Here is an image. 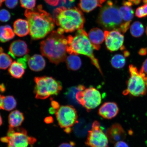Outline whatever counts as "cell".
Segmentation results:
<instances>
[{"mask_svg":"<svg viewBox=\"0 0 147 147\" xmlns=\"http://www.w3.org/2000/svg\"><path fill=\"white\" fill-rule=\"evenodd\" d=\"M24 14L28 22L29 34L33 40L45 38L54 28L56 23L54 18L43 9L41 5L31 10H26Z\"/></svg>","mask_w":147,"mask_h":147,"instance_id":"obj_1","label":"cell"},{"mask_svg":"<svg viewBox=\"0 0 147 147\" xmlns=\"http://www.w3.org/2000/svg\"><path fill=\"white\" fill-rule=\"evenodd\" d=\"M53 15L55 23L59 26L57 32L61 34L82 29L85 23L83 14L76 7H59L55 9Z\"/></svg>","mask_w":147,"mask_h":147,"instance_id":"obj_2","label":"cell"},{"mask_svg":"<svg viewBox=\"0 0 147 147\" xmlns=\"http://www.w3.org/2000/svg\"><path fill=\"white\" fill-rule=\"evenodd\" d=\"M67 40L63 34L53 31L40 44L42 55L51 63L56 65L65 60L67 56Z\"/></svg>","mask_w":147,"mask_h":147,"instance_id":"obj_3","label":"cell"},{"mask_svg":"<svg viewBox=\"0 0 147 147\" xmlns=\"http://www.w3.org/2000/svg\"><path fill=\"white\" fill-rule=\"evenodd\" d=\"M67 38V53L69 55L81 54L87 56L102 75L98 60L95 57L93 54L94 49L86 31L82 29H80L77 31L74 36L69 35Z\"/></svg>","mask_w":147,"mask_h":147,"instance_id":"obj_4","label":"cell"},{"mask_svg":"<svg viewBox=\"0 0 147 147\" xmlns=\"http://www.w3.org/2000/svg\"><path fill=\"white\" fill-rule=\"evenodd\" d=\"M97 22L106 30H115L120 32L124 23L118 7L110 0L107 1L101 8Z\"/></svg>","mask_w":147,"mask_h":147,"instance_id":"obj_5","label":"cell"},{"mask_svg":"<svg viewBox=\"0 0 147 147\" xmlns=\"http://www.w3.org/2000/svg\"><path fill=\"white\" fill-rule=\"evenodd\" d=\"M34 81V93L36 99L45 100L52 95H57L62 89L61 83L52 77H36Z\"/></svg>","mask_w":147,"mask_h":147,"instance_id":"obj_6","label":"cell"},{"mask_svg":"<svg viewBox=\"0 0 147 147\" xmlns=\"http://www.w3.org/2000/svg\"><path fill=\"white\" fill-rule=\"evenodd\" d=\"M1 140L8 143L7 147H27L29 145L34 144L36 141L34 138L27 135L24 128L9 126L7 136L2 137Z\"/></svg>","mask_w":147,"mask_h":147,"instance_id":"obj_7","label":"cell"},{"mask_svg":"<svg viewBox=\"0 0 147 147\" xmlns=\"http://www.w3.org/2000/svg\"><path fill=\"white\" fill-rule=\"evenodd\" d=\"M130 77L127 82V89L123 94H130L135 96H142L147 92L146 86L144 79L138 70L137 68L131 64L129 66Z\"/></svg>","mask_w":147,"mask_h":147,"instance_id":"obj_8","label":"cell"},{"mask_svg":"<svg viewBox=\"0 0 147 147\" xmlns=\"http://www.w3.org/2000/svg\"><path fill=\"white\" fill-rule=\"evenodd\" d=\"M75 97L79 103L88 112L96 108L102 102V96L100 92L92 87L78 91Z\"/></svg>","mask_w":147,"mask_h":147,"instance_id":"obj_9","label":"cell"},{"mask_svg":"<svg viewBox=\"0 0 147 147\" xmlns=\"http://www.w3.org/2000/svg\"><path fill=\"white\" fill-rule=\"evenodd\" d=\"M55 114L61 128L71 127L78 122V113L76 109L72 106H61L56 110Z\"/></svg>","mask_w":147,"mask_h":147,"instance_id":"obj_10","label":"cell"},{"mask_svg":"<svg viewBox=\"0 0 147 147\" xmlns=\"http://www.w3.org/2000/svg\"><path fill=\"white\" fill-rule=\"evenodd\" d=\"M85 143L91 147H108V138L103 131L98 121L93 122L91 129L88 131Z\"/></svg>","mask_w":147,"mask_h":147,"instance_id":"obj_11","label":"cell"},{"mask_svg":"<svg viewBox=\"0 0 147 147\" xmlns=\"http://www.w3.org/2000/svg\"><path fill=\"white\" fill-rule=\"evenodd\" d=\"M105 44L108 50L113 52L124 49V36L122 33L115 30L104 32Z\"/></svg>","mask_w":147,"mask_h":147,"instance_id":"obj_12","label":"cell"},{"mask_svg":"<svg viewBox=\"0 0 147 147\" xmlns=\"http://www.w3.org/2000/svg\"><path fill=\"white\" fill-rule=\"evenodd\" d=\"M106 135L110 142L115 143L125 139L126 134L120 124L115 123L107 130Z\"/></svg>","mask_w":147,"mask_h":147,"instance_id":"obj_13","label":"cell"},{"mask_svg":"<svg viewBox=\"0 0 147 147\" xmlns=\"http://www.w3.org/2000/svg\"><path fill=\"white\" fill-rule=\"evenodd\" d=\"M119 112V108L116 103L107 102L104 103L99 108L98 113L103 118L111 119L116 116Z\"/></svg>","mask_w":147,"mask_h":147,"instance_id":"obj_14","label":"cell"},{"mask_svg":"<svg viewBox=\"0 0 147 147\" xmlns=\"http://www.w3.org/2000/svg\"><path fill=\"white\" fill-rule=\"evenodd\" d=\"M29 51L26 42L23 40H18L11 43L8 54L15 58L16 57H21L27 55Z\"/></svg>","mask_w":147,"mask_h":147,"instance_id":"obj_15","label":"cell"},{"mask_svg":"<svg viewBox=\"0 0 147 147\" xmlns=\"http://www.w3.org/2000/svg\"><path fill=\"white\" fill-rule=\"evenodd\" d=\"M88 36L94 49L99 50L100 45L105 40L104 32L98 28H94L89 31Z\"/></svg>","mask_w":147,"mask_h":147,"instance_id":"obj_16","label":"cell"},{"mask_svg":"<svg viewBox=\"0 0 147 147\" xmlns=\"http://www.w3.org/2000/svg\"><path fill=\"white\" fill-rule=\"evenodd\" d=\"M133 4L129 1H124L119 8V11L124 23H131L134 18V11L132 8Z\"/></svg>","mask_w":147,"mask_h":147,"instance_id":"obj_17","label":"cell"},{"mask_svg":"<svg viewBox=\"0 0 147 147\" xmlns=\"http://www.w3.org/2000/svg\"><path fill=\"white\" fill-rule=\"evenodd\" d=\"M28 64L29 68L34 71L43 70L46 66V62L41 55L35 54L29 58Z\"/></svg>","mask_w":147,"mask_h":147,"instance_id":"obj_18","label":"cell"},{"mask_svg":"<svg viewBox=\"0 0 147 147\" xmlns=\"http://www.w3.org/2000/svg\"><path fill=\"white\" fill-rule=\"evenodd\" d=\"M14 32L19 37L26 36L29 33V25L27 20L18 19L13 24Z\"/></svg>","mask_w":147,"mask_h":147,"instance_id":"obj_19","label":"cell"},{"mask_svg":"<svg viewBox=\"0 0 147 147\" xmlns=\"http://www.w3.org/2000/svg\"><path fill=\"white\" fill-rule=\"evenodd\" d=\"M106 0H80L79 6L84 12L88 13L92 11L98 7L102 5Z\"/></svg>","mask_w":147,"mask_h":147,"instance_id":"obj_20","label":"cell"},{"mask_svg":"<svg viewBox=\"0 0 147 147\" xmlns=\"http://www.w3.org/2000/svg\"><path fill=\"white\" fill-rule=\"evenodd\" d=\"M24 120L23 114L19 110H16L10 113L8 117L9 127L16 128L21 125Z\"/></svg>","mask_w":147,"mask_h":147,"instance_id":"obj_21","label":"cell"},{"mask_svg":"<svg viewBox=\"0 0 147 147\" xmlns=\"http://www.w3.org/2000/svg\"><path fill=\"white\" fill-rule=\"evenodd\" d=\"M8 71L13 78L16 79L22 78L25 73V68L23 65L16 61L11 64Z\"/></svg>","mask_w":147,"mask_h":147,"instance_id":"obj_22","label":"cell"},{"mask_svg":"<svg viewBox=\"0 0 147 147\" xmlns=\"http://www.w3.org/2000/svg\"><path fill=\"white\" fill-rule=\"evenodd\" d=\"M14 36L15 33L10 26H0V41L5 43L12 39Z\"/></svg>","mask_w":147,"mask_h":147,"instance_id":"obj_23","label":"cell"},{"mask_svg":"<svg viewBox=\"0 0 147 147\" xmlns=\"http://www.w3.org/2000/svg\"><path fill=\"white\" fill-rule=\"evenodd\" d=\"M65 61L68 69L70 70H78L81 67V60L78 55H70L66 58Z\"/></svg>","mask_w":147,"mask_h":147,"instance_id":"obj_24","label":"cell"},{"mask_svg":"<svg viewBox=\"0 0 147 147\" xmlns=\"http://www.w3.org/2000/svg\"><path fill=\"white\" fill-rule=\"evenodd\" d=\"M144 29L142 24L139 21L134 22L130 27L131 35L135 38H139L143 35Z\"/></svg>","mask_w":147,"mask_h":147,"instance_id":"obj_25","label":"cell"},{"mask_svg":"<svg viewBox=\"0 0 147 147\" xmlns=\"http://www.w3.org/2000/svg\"><path fill=\"white\" fill-rule=\"evenodd\" d=\"M17 102L13 96H4L3 100L2 109L10 111L15 108Z\"/></svg>","mask_w":147,"mask_h":147,"instance_id":"obj_26","label":"cell"},{"mask_svg":"<svg viewBox=\"0 0 147 147\" xmlns=\"http://www.w3.org/2000/svg\"><path fill=\"white\" fill-rule=\"evenodd\" d=\"M126 59L125 57L122 55H115L111 59L112 65L115 69L122 68L124 67Z\"/></svg>","mask_w":147,"mask_h":147,"instance_id":"obj_27","label":"cell"},{"mask_svg":"<svg viewBox=\"0 0 147 147\" xmlns=\"http://www.w3.org/2000/svg\"><path fill=\"white\" fill-rule=\"evenodd\" d=\"M12 60L9 55L0 53V69H5L10 67L12 63Z\"/></svg>","mask_w":147,"mask_h":147,"instance_id":"obj_28","label":"cell"},{"mask_svg":"<svg viewBox=\"0 0 147 147\" xmlns=\"http://www.w3.org/2000/svg\"><path fill=\"white\" fill-rule=\"evenodd\" d=\"M21 6L27 10H31L34 8L36 0H20Z\"/></svg>","mask_w":147,"mask_h":147,"instance_id":"obj_29","label":"cell"},{"mask_svg":"<svg viewBox=\"0 0 147 147\" xmlns=\"http://www.w3.org/2000/svg\"><path fill=\"white\" fill-rule=\"evenodd\" d=\"M135 15L139 18L146 17L147 16V3L138 7L136 11Z\"/></svg>","mask_w":147,"mask_h":147,"instance_id":"obj_30","label":"cell"},{"mask_svg":"<svg viewBox=\"0 0 147 147\" xmlns=\"http://www.w3.org/2000/svg\"><path fill=\"white\" fill-rule=\"evenodd\" d=\"M11 18L10 13L8 10L5 9L0 10V21L6 22L10 19Z\"/></svg>","mask_w":147,"mask_h":147,"instance_id":"obj_31","label":"cell"},{"mask_svg":"<svg viewBox=\"0 0 147 147\" xmlns=\"http://www.w3.org/2000/svg\"><path fill=\"white\" fill-rule=\"evenodd\" d=\"M139 72L143 78H147V59L143 62Z\"/></svg>","mask_w":147,"mask_h":147,"instance_id":"obj_32","label":"cell"},{"mask_svg":"<svg viewBox=\"0 0 147 147\" xmlns=\"http://www.w3.org/2000/svg\"><path fill=\"white\" fill-rule=\"evenodd\" d=\"M18 3V0H5V5L10 9L15 8Z\"/></svg>","mask_w":147,"mask_h":147,"instance_id":"obj_33","label":"cell"},{"mask_svg":"<svg viewBox=\"0 0 147 147\" xmlns=\"http://www.w3.org/2000/svg\"><path fill=\"white\" fill-rule=\"evenodd\" d=\"M30 58V56L29 55H26L24 57V58L18 59L17 62L18 63L21 64L25 69L27 67L26 62Z\"/></svg>","mask_w":147,"mask_h":147,"instance_id":"obj_34","label":"cell"},{"mask_svg":"<svg viewBox=\"0 0 147 147\" xmlns=\"http://www.w3.org/2000/svg\"><path fill=\"white\" fill-rule=\"evenodd\" d=\"M114 147H129L126 142L123 141H119L115 143Z\"/></svg>","mask_w":147,"mask_h":147,"instance_id":"obj_35","label":"cell"},{"mask_svg":"<svg viewBox=\"0 0 147 147\" xmlns=\"http://www.w3.org/2000/svg\"><path fill=\"white\" fill-rule=\"evenodd\" d=\"M48 4L52 6H56L58 5L59 0H45Z\"/></svg>","mask_w":147,"mask_h":147,"instance_id":"obj_36","label":"cell"},{"mask_svg":"<svg viewBox=\"0 0 147 147\" xmlns=\"http://www.w3.org/2000/svg\"><path fill=\"white\" fill-rule=\"evenodd\" d=\"M75 144V143L73 142H70L69 143H63L61 144L58 147H74Z\"/></svg>","mask_w":147,"mask_h":147,"instance_id":"obj_37","label":"cell"},{"mask_svg":"<svg viewBox=\"0 0 147 147\" xmlns=\"http://www.w3.org/2000/svg\"><path fill=\"white\" fill-rule=\"evenodd\" d=\"M51 105L52 106V108L56 110L59 109L60 107L59 104L55 101H51Z\"/></svg>","mask_w":147,"mask_h":147,"instance_id":"obj_38","label":"cell"},{"mask_svg":"<svg viewBox=\"0 0 147 147\" xmlns=\"http://www.w3.org/2000/svg\"><path fill=\"white\" fill-rule=\"evenodd\" d=\"M54 121V119L51 117H46L45 119V122L47 124H51Z\"/></svg>","mask_w":147,"mask_h":147,"instance_id":"obj_39","label":"cell"},{"mask_svg":"<svg viewBox=\"0 0 147 147\" xmlns=\"http://www.w3.org/2000/svg\"><path fill=\"white\" fill-rule=\"evenodd\" d=\"M147 54V49L142 48L140 50L139 54L142 56H144Z\"/></svg>","mask_w":147,"mask_h":147,"instance_id":"obj_40","label":"cell"},{"mask_svg":"<svg viewBox=\"0 0 147 147\" xmlns=\"http://www.w3.org/2000/svg\"><path fill=\"white\" fill-rule=\"evenodd\" d=\"M134 5H138L141 2L142 0H128Z\"/></svg>","mask_w":147,"mask_h":147,"instance_id":"obj_41","label":"cell"},{"mask_svg":"<svg viewBox=\"0 0 147 147\" xmlns=\"http://www.w3.org/2000/svg\"><path fill=\"white\" fill-rule=\"evenodd\" d=\"M4 96L0 94V110L2 109L3 100Z\"/></svg>","mask_w":147,"mask_h":147,"instance_id":"obj_42","label":"cell"},{"mask_svg":"<svg viewBox=\"0 0 147 147\" xmlns=\"http://www.w3.org/2000/svg\"><path fill=\"white\" fill-rule=\"evenodd\" d=\"M64 131L67 134H70L72 131V129L71 127H67L64 128Z\"/></svg>","mask_w":147,"mask_h":147,"instance_id":"obj_43","label":"cell"},{"mask_svg":"<svg viewBox=\"0 0 147 147\" xmlns=\"http://www.w3.org/2000/svg\"><path fill=\"white\" fill-rule=\"evenodd\" d=\"M56 110L52 107L49 109V113L51 114H54L56 113Z\"/></svg>","mask_w":147,"mask_h":147,"instance_id":"obj_44","label":"cell"},{"mask_svg":"<svg viewBox=\"0 0 147 147\" xmlns=\"http://www.w3.org/2000/svg\"><path fill=\"white\" fill-rule=\"evenodd\" d=\"M5 90V87L4 84H1L0 85V91L1 92H3Z\"/></svg>","mask_w":147,"mask_h":147,"instance_id":"obj_45","label":"cell"},{"mask_svg":"<svg viewBox=\"0 0 147 147\" xmlns=\"http://www.w3.org/2000/svg\"><path fill=\"white\" fill-rule=\"evenodd\" d=\"M3 123V121H2V117L1 115H0V126Z\"/></svg>","mask_w":147,"mask_h":147,"instance_id":"obj_46","label":"cell"},{"mask_svg":"<svg viewBox=\"0 0 147 147\" xmlns=\"http://www.w3.org/2000/svg\"><path fill=\"white\" fill-rule=\"evenodd\" d=\"M5 1V0H0V8L1 6L3 4V3Z\"/></svg>","mask_w":147,"mask_h":147,"instance_id":"obj_47","label":"cell"},{"mask_svg":"<svg viewBox=\"0 0 147 147\" xmlns=\"http://www.w3.org/2000/svg\"><path fill=\"white\" fill-rule=\"evenodd\" d=\"M144 79L145 84H146V86L147 87V78H144Z\"/></svg>","mask_w":147,"mask_h":147,"instance_id":"obj_48","label":"cell"},{"mask_svg":"<svg viewBox=\"0 0 147 147\" xmlns=\"http://www.w3.org/2000/svg\"><path fill=\"white\" fill-rule=\"evenodd\" d=\"M146 34L147 36V26L146 27Z\"/></svg>","mask_w":147,"mask_h":147,"instance_id":"obj_49","label":"cell"},{"mask_svg":"<svg viewBox=\"0 0 147 147\" xmlns=\"http://www.w3.org/2000/svg\"><path fill=\"white\" fill-rule=\"evenodd\" d=\"M146 146H147V140H146Z\"/></svg>","mask_w":147,"mask_h":147,"instance_id":"obj_50","label":"cell"}]
</instances>
